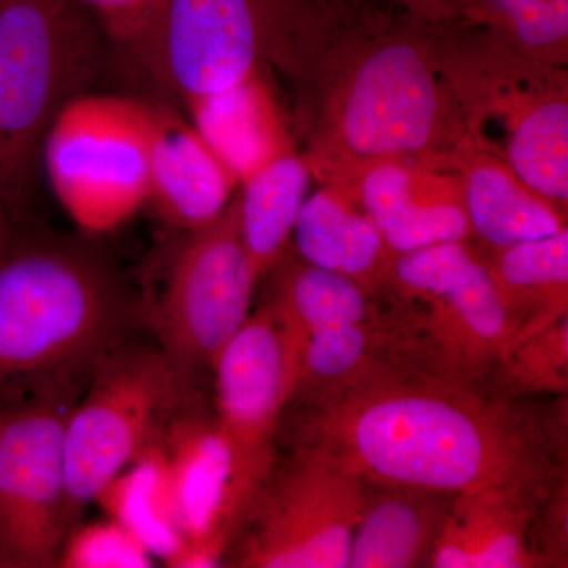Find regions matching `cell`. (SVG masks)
Returning <instances> with one entry per match:
<instances>
[{"instance_id":"cell-27","label":"cell","mask_w":568,"mask_h":568,"mask_svg":"<svg viewBox=\"0 0 568 568\" xmlns=\"http://www.w3.org/2000/svg\"><path fill=\"white\" fill-rule=\"evenodd\" d=\"M459 21L534 61L568 67V0H474Z\"/></svg>"},{"instance_id":"cell-11","label":"cell","mask_w":568,"mask_h":568,"mask_svg":"<svg viewBox=\"0 0 568 568\" xmlns=\"http://www.w3.org/2000/svg\"><path fill=\"white\" fill-rule=\"evenodd\" d=\"M223 566L346 568L368 484L315 447L290 444Z\"/></svg>"},{"instance_id":"cell-18","label":"cell","mask_w":568,"mask_h":568,"mask_svg":"<svg viewBox=\"0 0 568 568\" xmlns=\"http://www.w3.org/2000/svg\"><path fill=\"white\" fill-rule=\"evenodd\" d=\"M271 74L268 70L254 71L231 88L196 97L183 106L239 185L280 153L298 149L272 89Z\"/></svg>"},{"instance_id":"cell-14","label":"cell","mask_w":568,"mask_h":568,"mask_svg":"<svg viewBox=\"0 0 568 568\" xmlns=\"http://www.w3.org/2000/svg\"><path fill=\"white\" fill-rule=\"evenodd\" d=\"M211 372L213 413L233 450L239 500L246 521L275 465V443L293 395L286 349L271 306L264 302L250 313Z\"/></svg>"},{"instance_id":"cell-8","label":"cell","mask_w":568,"mask_h":568,"mask_svg":"<svg viewBox=\"0 0 568 568\" xmlns=\"http://www.w3.org/2000/svg\"><path fill=\"white\" fill-rule=\"evenodd\" d=\"M196 386L159 346L130 339L103 358L63 426L67 529L80 523L81 511L112 477L151 446Z\"/></svg>"},{"instance_id":"cell-23","label":"cell","mask_w":568,"mask_h":568,"mask_svg":"<svg viewBox=\"0 0 568 568\" xmlns=\"http://www.w3.org/2000/svg\"><path fill=\"white\" fill-rule=\"evenodd\" d=\"M293 239L305 263L349 276L375 295L396 256L372 220L331 186L304 201Z\"/></svg>"},{"instance_id":"cell-20","label":"cell","mask_w":568,"mask_h":568,"mask_svg":"<svg viewBox=\"0 0 568 568\" xmlns=\"http://www.w3.org/2000/svg\"><path fill=\"white\" fill-rule=\"evenodd\" d=\"M454 496L436 489L368 484L347 568L428 567Z\"/></svg>"},{"instance_id":"cell-10","label":"cell","mask_w":568,"mask_h":568,"mask_svg":"<svg viewBox=\"0 0 568 568\" xmlns=\"http://www.w3.org/2000/svg\"><path fill=\"white\" fill-rule=\"evenodd\" d=\"M183 234L156 294L140 298L141 315L156 346L197 384L248 320L260 278L242 234L237 194L213 222Z\"/></svg>"},{"instance_id":"cell-21","label":"cell","mask_w":568,"mask_h":568,"mask_svg":"<svg viewBox=\"0 0 568 568\" xmlns=\"http://www.w3.org/2000/svg\"><path fill=\"white\" fill-rule=\"evenodd\" d=\"M267 275L272 287L265 304L282 332L293 387L295 358L306 336L331 325L384 320L377 295L349 276L305 263L290 250Z\"/></svg>"},{"instance_id":"cell-32","label":"cell","mask_w":568,"mask_h":568,"mask_svg":"<svg viewBox=\"0 0 568 568\" xmlns=\"http://www.w3.org/2000/svg\"><path fill=\"white\" fill-rule=\"evenodd\" d=\"M11 234L9 226V216H7L6 189L0 185V254L9 245Z\"/></svg>"},{"instance_id":"cell-15","label":"cell","mask_w":568,"mask_h":568,"mask_svg":"<svg viewBox=\"0 0 568 568\" xmlns=\"http://www.w3.org/2000/svg\"><path fill=\"white\" fill-rule=\"evenodd\" d=\"M185 549L175 568L222 567L245 523L235 463L213 409L193 390L160 433Z\"/></svg>"},{"instance_id":"cell-3","label":"cell","mask_w":568,"mask_h":568,"mask_svg":"<svg viewBox=\"0 0 568 568\" xmlns=\"http://www.w3.org/2000/svg\"><path fill=\"white\" fill-rule=\"evenodd\" d=\"M138 323L140 298L99 250L70 239L10 237L0 254V406L74 405Z\"/></svg>"},{"instance_id":"cell-9","label":"cell","mask_w":568,"mask_h":568,"mask_svg":"<svg viewBox=\"0 0 568 568\" xmlns=\"http://www.w3.org/2000/svg\"><path fill=\"white\" fill-rule=\"evenodd\" d=\"M153 104L85 92L59 111L43 138L48 179L82 233L122 226L148 204Z\"/></svg>"},{"instance_id":"cell-12","label":"cell","mask_w":568,"mask_h":568,"mask_svg":"<svg viewBox=\"0 0 568 568\" xmlns=\"http://www.w3.org/2000/svg\"><path fill=\"white\" fill-rule=\"evenodd\" d=\"M71 406H0V568L58 567L69 532L63 426Z\"/></svg>"},{"instance_id":"cell-30","label":"cell","mask_w":568,"mask_h":568,"mask_svg":"<svg viewBox=\"0 0 568 568\" xmlns=\"http://www.w3.org/2000/svg\"><path fill=\"white\" fill-rule=\"evenodd\" d=\"M114 48L134 39L151 21L160 0H80Z\"/></svg>"},{"instance_id":"cell-17","label":"cell","mask_w":568,"mask_h":568,"mask_svg":"<svg viewBox=\"0 0 568 568\" xmlns=\"http://www.w3.org/2000/svg\"><path fill=\"white\" fill-rule=\"evenodd\" d=\"M152 104L148 204L175 230H197L231 203L237 179L189 118L166 104Z\"/></svg>"},{"instance_id":"cell-4","label":"cell","mask_w":568,"mask_h":568,"mask_svg":"<svg viewBox=\"0 0 568 568\" xmlns=\"http://www.w3.org/2000/svg\"><path fill=\"white\" fill-rule=\"evenodd\" d=\"M428 26L470 144L568 212V69L534 61L465 21Z\"/></svg>"},{"instance_id":"cell-24","label":"cell","mask_w":568,"mask_h":568,"mask_svg":"<svg viewBox=\"0 0 568 568\" xmlns=\"http://www.w3.org/2000/svg\"><path fill=\"white\" fill-rule=\"evenodd\" d=\"M484 257L510 324L508 346L568 317V230Z\"/></svg>"},{"instance_id":"cell-16","label":"cell","mask_w":568,"mask_h":568,"mask_svg":"<svg viewBox=\"0 0 568 568\" xmlns=\"http://www.w3.org/2000/svg\"><path fill=\"white\" fill-rule=\"evenodd\" d=\"M339 194L372 220L395 254L469 242L457 168L381 160L364 168Z\"/></svg>"},{"instance_id":"cell-6","label":"cell","mask_w":568,"mask_h":568,"mask_svg":"<svg viewBox=\"0 0 568 568\" xmlns=\"http://www.w3.org/2000/svg\"><path fill=\"white\" fill-rule=\"evenodd\" d=\"M332 0H160L151 21L115 48L149 102L185 106L254 71H276Z\"/></svg>"},{"instance_id":"cell-2","label":"cell","mask_w":568,"mask_h":568,"mask_svg":"<svg viewBox=\"0 0 568 568\" xmlns=\"http://www.w3.org/2000/svg\"><path fill=\"white\" fill-rule=\"evenodd\" d=\"M284 413L287 443L323 450L368 484L457 495L567 474V399L541 416L405 369Z\"/></svg>"},{"instance_id":"cell-29","label":"cell","mask_w":568,"mask_h":568,"mask_svg":"<svg viewBox=\"0 0 568 568\" xmlns=\"http://www.w3.org/2000/svg\"><path fill=\"white\" fill-rule=\"evenodd\" d=\"M155 556L132 530L110 517L74 525L63 540L59 568H151Z\"/></svg>"},{"instance_id":"cell-19","label":"cell","mask_w":568,"mask_h":568,"mask_svg":"<svg viewBox=\"0 0 568 568\" xmlns=\"http://www.w3.org/2000/svg\"><path fill=\"white\" fill-rule=\"evenodd\" d=\"M469 244L481 254L567 230V213L488 153L469 149L458 160Z\"/></svg>"},{"instance_id":"cell-13","label":"cell","mask_w":568,"mask_h":568,"mask_svg":"<svg viewBox=\"0 0 568 568\" xmlns=\"http://www.w3.org/2000/svg\"><path fill=\"white\" fill-rule=\"evenodd\" d=\"M567 491L562 474L457 493L428 567H566Z\"/></svg>"},{"instance_id":"cell-5","label":"cell","mask_w":568,"mask_h":568,"mask_svg":"<svg viewBox=\"0 0 568 568\" xmlns=\"http://www.w3.org/2000/svg\"><path fill=\"white\" fill-rule=\"evenodd\" d=\"M376 295L413 372L489 394L511 331L484 254L469 242L396 254Z\"/></svg>"},{"instance_id":"cell-1","label":"cell","mask_w":568,"mask_h":568,"mask_svg":"<svg viewBox=\"0 0 568 568\" xmlns=\"http://www.w3.org/2000/svg\"><path fill=\"white\" fill-rule=\"evenodd\" d=\"M312 178L343 193L381 160L457 168L473 149L428 26L381 0H332L278 70Z\"/></svg>"},{"instance_id":"cell-31","label":"cell","mask_w":568,"mask_h":568,"mask_svg":"<svg viewBox=\"0 0 568 568\" xmlns=\"http://www.w3.org/2000/svg\"><path fill=\"white\" fill-rule=\"evenodd\" d=\"M403 13L426 22V24H446L463 20L474 0H381Z\"/></svg>"},{"instance_id":"cell-7","label":"cell","mask_w":568,"mask_h":568,"mask_svg":"<svg viewBox=\"0 0 568 568\" xmlns=\"http://www.w3.org/2000/svg\"><path fill=\"white\" fill-rule=\"evenodd\" d=\"M103 29L80 0H0V185L28 171L59 111L91 92Z\"/></svg>"},{"instance_id":"cell-28","label":"cell","mask_w":568,"mask_h":568,"mask_svg":"<svg viewBox=\"0 0 568 568\" xmlns=\"http://www.w3.org/2000/svg\"><path fill=\"white\" fill-rule=\"evenodd\" d=\"M568 317L511 343L497 361L489 395L521 402L534 395H567Z\"/></svg>"},{"instance_id":"cell-26","label":"cell","mask_w":568,"mask_h":568,"mask_svg":"<svg viewBox=\"0 0 568 568\" xmlns=\"http://www.w3.org/2000/svg\"><path fill=\"white\" fill-rule=\"evenodd\" d=\"M310 179L304 156L298 149H291L239 185L242 234L257 278L263 280L290 250Z\"/></svg>"},{"instance_id":"cell-22","label":"cell","mask_w":568,"mask_h":568,"mask_svg":"<svg viewBox=\"0 0 568 568\" xmlns=\"http://www.w3.org/2000/svg\"><path fill=\"white\" fill-rule=\"evenodd\" d=\"M405 369L410 368L396 349L386 317L320 328L298 349L287 405L347 394Z\"/></svg>"},{"instance_id":"cell-25","label":"cell","mask_w":568,"mask_h":568,"mask_svg":"<svg viewBox=\"0 0 568 568\" xmlns=\"http://www.w3.org/2000/svg\"><path fill=\"white\" fill-rule=\"evenodd\" d=\"M93 503L140 538L155 559L174 567L185 549L173 477L160 435L111 478Z\"/></svg>"}]
</instances>
